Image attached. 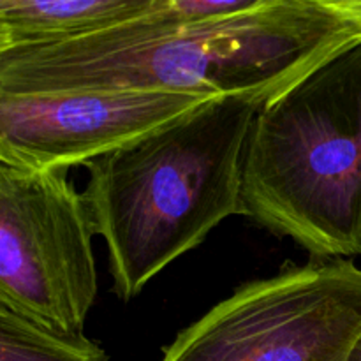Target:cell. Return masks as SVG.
<instances>
[{"label": "cell", "mask_w": 361, "mask_h": 361, "mask_svg": "<svg viewBox=\"0 0 361 361\" xmlns=\"http://www.w3.org/2000/svg\"><path fill=\"white\" fill-rule=\"evenodd\" d=\"M210 99L159 90L0 92V164L25 169L88 164Z\"/></svg>", "instance_id": "6"}, {"label": "cell", "mask_w": 361, "mask_h": 361, "mask_svg": "<svg viewBox=\"0 0 361 361\" xmlns=\"http://www.w3.org/2000/svg\"><path fill=\"white\" fill-rule=\"evenodd\" d=\"M67 171L0 164V305L83 334L99 289L97 233Z\"/></svg>", "instance_id": "5"}, {"label": "cell", "mask_w": 361, "mask_h": 361, "mask_svg": "<svg viewBox=\"0 0 361 361\" xmlns=\"http://www.w3.org/2000/svg\"><path fill=\"white\" fill-rule=\"evenodd\" d=\"M267 101L254 94L214 97L88 162L83 196L95 233L108 247L120 300L136 298L224 219L245 215V148Z\"/></svg>", "instance_id": "2"}, {"label": "cell", "mask_w": 361, "mask_h": 361, "mask_svg": "<svg viewBox=\"0 0 361 361\" xmlns=\"http://www.w3.org/2000/svg\"><path fill=\"white\" fill-rule=\"evenodd\" d=\"M360 256H361V243H360Z\"/></svg>", "instance_id": "12"}, {"label": "cell", "mask_w": 361, "mask_h": 361, "mask_svg": "<svg viewBox=\"0 0 361 361\" xmlns=\"http://www.w3.org/2000/svg\"><path fill=\"white\" fill-rule=\"evenodd\" d=\"M312 2L361 27V0H312Z\"/></svg>", "instance_id": "10"}, {"label": "cell", "mask_w": 361, "mask_h": 361, "mask_svg": "<svg viewBox=\"0 0 361 361\" xmlns=\"http://www.w3.org/2000/svg\"><path fill=\"white\" fill-rule=\"evenodd\" d=\"M361 331V268L345 257L247 282L166 345L161 361H344Z\"/></svg>", "instance_id": "4"}, {"label": "cell", "mask_w": 361, "mask_h": 361, "mask_svg": "<svg viewBox=\"0 0 361 361\" xmlns=\"http://www.w3.org/2000/svg\"><path fill=\"white\" fill-rule=\"evenodd\" d=\"M0 361H108L97 342L0 305Z\"/></svg>", "instance_id": "8"}, {"label": "cell", "mask_w": 361, "mask_h": 361, "mask_svg": "<svg viewBox=\"0 0 361 361\" xmlns=\"http://www.w3.org/2000/svg\"><path fill=\"white\" fill-rule=\"evenodd\" d=\"M166 2L169 9L178 16L189 20H208V18L247 13L270 0H166Z\"/></svg>", "instance_id": "9"}, {"label": "cell", "mask_w": 361, "mask_h": 361, "mask_svg": "<svg viewBox=\"0 0 361 361\" xmlns=\"http://www.w3.org/2000/svg\"><path fill=\"white\" fill-rule=\"evenodd\" d=\"M358 44L360 25L312 0H270L208 20L178 16L164 2L104 30L0 48V92L159 90L271 99Z\"/></svg>", "instance_id": "1"}, {"label": "cell", "mask_w": 361, "mask_h": 361, "mask_svg": "<svg viewBox=\"0 0 361 361\" xmlns=\"http://www.w3.org/2000/svg\"><path fill=\"white\" fill-rule=\"evenodd\" d=\"M166 0H0V48L56 41L140 18Z\"/></svg>", "instance_id": "7"}, {"label": "cell", "mask_w": 361, "mask_h": 361, "mask_svg": "<svg viewBox=\"0 0 361 361\" xmlns=\"http://www.w3.org/2000/svg\"><path fill=\"white\" fill-rule=\"evenodd\" d=\"M344 361H361V331L358 337L353 342L351 349H349L348 356H345Z\"/></svg>", "instance_id": "11"}, {"label": "cell", "mask_w": 361, "mask_h": 361, "mask_svg": "<svg viewBox=\"0 0 361 361\" xmlns=\"http://www.w3.org/2000/svg\"><path fill=\"white\" fill-rule=\"evenodd\" d=\"M243 210L314 257L361 243V44L267 101L250 129Z\"/></svg>", "instance_id": "3"}]
</instances>
